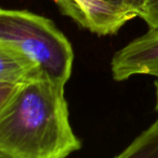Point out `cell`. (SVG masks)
Here are the masks:
<instances>
[{"instance_id": "9", "label": "cell", "mask_w": 158, "mask_h": 158, "mask_svg": "<svg viewBox=\"0 0 158 158\" xmlns=\"http://www.w3.org/2000/svg\"><path fill=\"white\" fill-rule=\"evenodd\" d=\"M154 86H155V111H156L157 117H158V77L155 79Z\"/></svg>"}, {"instance_id": "2", "label": "cell", "mask_w": 158, "mask_h": 158, "mask_svg": "<svg viewBox=\"0 0 158 158\" xmlns=\"http://www.w3.org/2000/svg\"><path fill=\"white\" fill-rule=\"evenodd\" d=\"M0 44L31 59L55 84L64 87L70 79L72 45L52 19L26 10L0 8Z\"/></svg>"}, {"instance_id": "5", "label": "cell", "mask_w": 158, "mask_h": 158, "mask_svg": "<svg viewBox=\"0 0 158 158\" xmlns=\"http://www.w3.org/2000/svg\"><path fill=\"white\" fill-rule=\"evenodd\" d=\"M114 158H158V117Z\"/></svg>"}, {"instance_id": "3", "label": "cell", "mask_w": 158, "mask_h": 158, "mask_svg": "<svg viewBox=\"0 0 158 158\" xmlns=\"http://www.w3.org/2000/svg\"><path fill=\"white\" fill-rule=\"evenodd\" d=\"M59 11L80 27L97 35H116L135 15L123 12L102 0H53Z\"/></svg>"}, {"instance_id": "1", "label": "cell", "mask_w": 158, "mask_h": 158, "mask_svg": "<svg viewBox=\"0 0 158 158\" xmlns=\"http://www.w3.org/2000/svg\"><path fill=\"white\" fill-rule=\"evenodd\" d=\"M81 148L64 87L45 77L22 84L0 111V158H68Z\"/></svg>"}, {"instance_id": "4", "label": "cell", "mask_w": 158, "mask_h": 158, "mask_svg": "<svg viewBox=\"0 0 158 158\" xmlns=\"http://www.w3.org/2000/svg\"><path fill=\"white\" fill-rule=\"evenodd\" d=\"M44 77L39 66L19 51L0 44V82L23 84Z\"/></svg>"}, {"instance_id": "8", "label": "cell", "mask_w": 158, "mask_h": 158, "mask_svg": "<svg viewBox=\"0 0 158 158\" xmlns=\"http://www.w3.org/2000/svg\"><path fill=\"white\" fill-rule=\"evenodd\" d=\"M21 85L22 84L1 83L0 82V111L4 108V106L15 95V93L17 92Z\"/></svg>"}, {"instance_id": "6", "label": "cell", "mask_w": 158, "mask_h": 158, "mask_svg": "<svg viewBox=\"0 0 158 158\" xmlns=\"http://www.w3.org/2000/svg\"><path fill=\"white\" fill-rule=\"evenodd\" d=\"M102 1L119 11L131 13L137 17H141L145 3V0H102Z\"/></svg>"}, {"instance_id": "7", "label": "cell", "mask_w": 158, "mask_h": 158, "mask_svg": "<svg viewBox=\"0 0 158 158\" xmlns=\"http://www.w3.org/2000/svg\"><path fill=\"white\" fill-rule=\"evenodd\" d=\"M141 19L145 22L148 29L158 28V0H145Z\"/></svg>"}]
</instances>
